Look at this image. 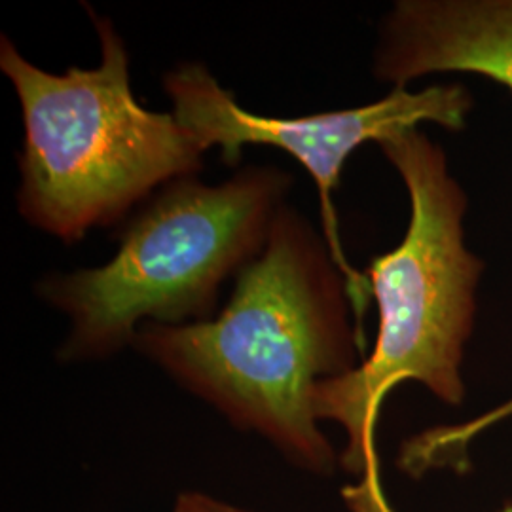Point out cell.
I'll return each instance as SVG.
<instances>
[{"label":"cell","instance_id":"3957f363","mask_svg":"<svg viewBox=\"0 0 512 512\" xmlns=\"http://www.w3.org/2000/svg\"><path fill=\"white\" fill-rule=\"evenodd\" d=\"M86 12L101 44L93 69L48 73L0 38V71L23 120L19 215L67 245L120 222L167 184L196 177L205 154L173 112L137 101L120 33L92 6Z\"/></svg>","mask_w":512,"mask_h":512},{"label":"cell","instance_id":"9c48e42d","mask_svg":"<svg viewBox=\"0 0 512 512\" xmlns=\"http://www.w3.org/2000/svg\"><path fill=\"white\" fill-rule=\"evenodd\" d=\"M499 512H512V503H509V505H505V507H503V509H501V511Z\"/></svg>","mask_w":512,"mask_h":512},{"label":"cell","instance_id":"7a4b0ae2","mask_svg":"<svg viewBox=\"0 0 512 512\" xmlns=\"http://www.w3.org/2000/svg\"><path fill=\"white\" fill-rule=\"evenodd\" d=\"M378 147L408 190V230L393 251L366 268L380 317L370 357L311 393L315 420L334 421L346 431L340 465L355 478L342 490L351 512H397L385 494L376 444L382 404L397 385L420 382L444 404L463 403L461 363L484 272V262L465 245L467 194L452 177L444 150L418 128Z\"/></svg>","mask_w":512,"mask_h":512},{"label":"cell","instance_id":"52a82bcc","mask_svg":"<svg viewBox=\"0 0 512 512\" xmlns=\"http://www.w3.org/2000/svg\"><path fill=\"white\" fill-rule=\"evenodd\" d=\"M512 416V399L509 403L497 406L492 412L478 416L475 420L459 425H442L404 442L399 465L408 475L418 478L431 469L458 467L465 463L467 446L476 435L492 427L497 421Z\"/></svg>","mask_w":512,"mask_h":512},{"label":"cell","instance_id":"6da1fadb","mask_svg":"<svg viewBox=\"0 0 512 512\" xmlns=\"http://www.w3.org/2000/svg\"><path fill=\"white\" fill-rule=\"evenodd\" d=\"M349 311L348 285L327 241L285 203L217 317L145 323L133 348L294 467L330 475L336 452L313 416L311 393L361 363Z\"/></svg>","mask_w":512,"mask_h":512},{"label":"cell","instance_id":"5b68a950","mask_svg":"<svg viewBox=\"0 0 512 512\" xmlns=\"http://www.w3.org/2000/svg\"><path fill=\"white\" fill-rule=\"evenodd\" d=\"M173 116L207 152L219 147L224 164L236 165L245 145H268L291 154L313 177L319 190L323 238L348 285L361 353H365V313L370 302L366 275L349 264L332 194L355 148L384 141L423 122L461 131L473 109L463 86H429L421 92L393 88L384 99L355 109L319 112L300 118H275L245 110L202 63H181L164 76Z\"/></svg>","mask_w":512,"mask_h":512},{"label":"cell","instance_id":"277c9868","mask_svg":"<svg viewBox=\"0 0 512 512\" xmlns=\"http://www.w3.org/2000/svg\"><path fill=\"white\" fill-rule=\"evenodd\" d=\"M291 186L272 165H249L220 184L186 177L164 186L126 224L107 264L38 281V298L71 321L59 359H109L133 348L145 323L213 319L222 283L264 249Z\"/></svg>","mask_w":512,"mask_h":512},{"label":"cell","instance_id":"ba28073f","mask_svg":"<svg viewBox=\"0 0 512 512\" xmlns=\"http://www.w3.org/2000/svg\"><path fill=\"white\" fill-rule=\"evenodd\" d=\"M173 512H251L234 507L230 503L219 501L215 497L198 492H186L177 497L175 511Z\"/></svg>","mask_w":512,"mask_h":512},{"label":"cell","instance_id":"8992f818","mask_svg":"<svg viewBox=\"0 0 512 512\" xmlns=\"http://www.w3.org/2000/svg\"><path fill=\"white\" fill-rule=\"evenodd\" d=\"M433 73H475L512 92V0H399L380 29L374 74L406 88Z\"/></svg>","mask_w":512,"mask_h":512}]
</instances>
